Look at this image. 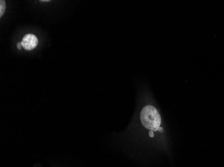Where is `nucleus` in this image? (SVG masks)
Instances as JSON below:
<instances>
[{"label":"nucleus","instance_id":"obj_1","mask_svg":"<svg viewBox=\"0 0 224 167\" xmlns=\"http://www.w3.org/2000/svg\"><path fill=\"white\" fill-rule=\"evenodd\" d=\"M140 120L142 125L151 131H157L161 125L160 115L156 108L152 105H147L142 109Z\"/></svg>","mask_w":224,"mask_h":167},{"label":"nucleus","instance_id":"obj_2","mask_svg":"<svg viewBox=\"0 0 224 167\" xmlns=\"http://www.w3.org/2000/svg\"><path fill=\"white\" fill-rule=\"evenodd\" d=\"M38 40L36 36L34 34H28L24 36L21 42V46L25 50H31L35 48L38 45Z\"/></svg>","mask_w":224,"mask_h":167},{"label":"nucleus","instance_id":"obj_3","mask_svg":"<svg viewBox=\"0 0 224 167\" xmlns=\"http://www.w3.org/2000/svg\"><path fill=\"white\" fill-rule=\"evenodd\" d=\"M6 10V2L5 1L1 0L0 1V17L3 16L4 12Z\"/></svg>","mask_w":224,"mask_h":167},{"label":"nucleus","instance_id":"obj_4","mask_svg":"<svg viewBox=\"0 0 224 167\" xmlns=\"http://www.w3.org/2000/svg\"><path fill=\"white\" fill-rule=\"evenodd\" d=\"M17 47H18V48L19 49V50H20V49L21 48V47H22L21 43H18V44H17Z\"/></svg>","mask_w":224,"mask_h":167}]
</instances>
